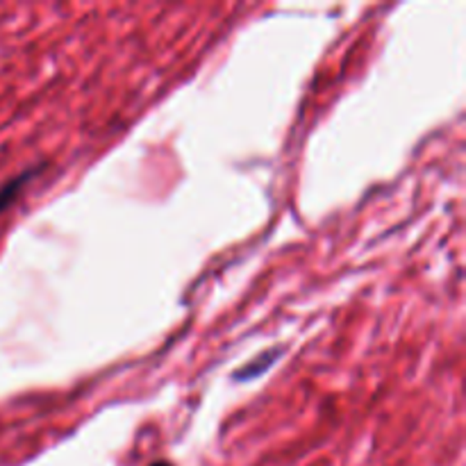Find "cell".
<instances>
[{"label": "cell", "instance_id": "cell-3", "mask_svg": "<svg viewBox=\"0 0 466 466\" xmlns=\"http://www.w3.org/2000/svg\"><path fill=\"white\" fill-rule=\"evenodd\" d=\"M150 466H173V464L167 462V460H159V462H153Z\"/></svg>", "mask_w": 466, "mask_h": 466}, {"label": "cell", "instance_id": "cell-1", "mask_svg": "<svg viewBox=\"0 0 466 466\" xmlns=\"http://www.w3.org/2000/svg\"><path fill=\"white\" fill-rule=\"evenodd\" d=\"M41 168H44V164H41V167H36V168H27V171H23L21 176L12 177V180H7L3 187H0V214H3L5 209L12 208L14 200L21 196V191L27 187V182H30L32 177H35L36 173L41 171Z\"/></svg>", "mask_w": 466, "mask_h": 466}, {"label": "cell", "instance_id": "cell-2", "mask_svg": "<svg viewBox=\"0 0 466 466\" xmlns=\"http://www.w3.org/2000/svg\"><path fill=\"white\" fill-rule=\"evenodd\" d=\"M282 353H285V350H282L280 346H276V349L271 350H264V353H259L258 358L250 360L244 369H239V371L235 373V380L244 382V380H253V378H259L267 369L273 367V362H276Z\"/></svg>", "mask_w": 466, "mask_h": 466}]
</instances>
